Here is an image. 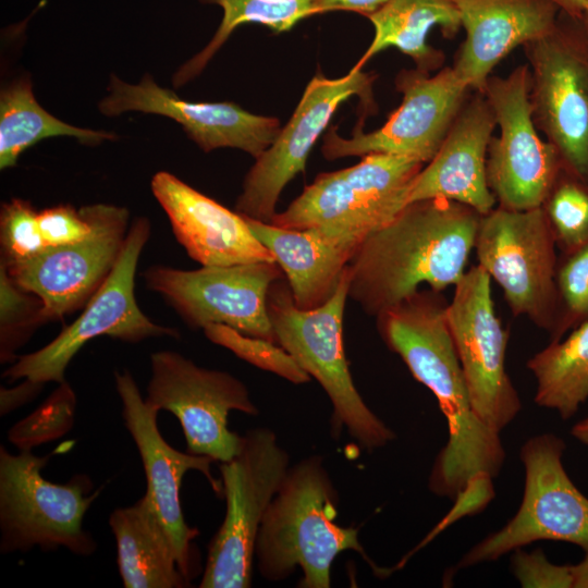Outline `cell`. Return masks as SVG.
I'll use <instances>...</instances> for the list:
<instances>
[{
	"label": "cell",
	"mask_w": 588,
	"mask_h": 588,
	"mask_svg": "<svg viewBox=\"0 0 588 588\" xmlns=\"http://www.w3.org/2000/svg\"><path fill=\"white\" fill-rule=\"evenodd\" d=\"M83 208L91 223L83 241L46 247L23 261H1L20 289L41 301L42 322L61 320L84 307L112 271L124 246L127 209L106 204Z\"/></svg>",
	"instance_id": "obj_14"
},
{
	"label": "cell",
	"mask_w": 588,
	"mask_h": 588,
	"mask_svg": "<svg viewBox=\"0 0 588 588\" xmlns=\"http://www.w3.org/2000/svg\"><path fill=\"white\" fill-rule=\"evenodd\" d=\"M355 166L324 172L271 222L286 229H317L357 246L408 205L422 163L404 156L369 154Z\"/></svg>",
	"instance_id": "obj_5"
},
{
	"label": "cell",
	"mask_w": 588,
	"mask_h": 588,
	"mask_svg": "<svg viewBox=\"0 0 588 588\" xmlns=\"http://www.w3.org/2000/svg\"><path fill=\"white\" fill-rule=\"evenodd\" d=\"M573 583L572 588H588V553L583 561L569 565Z\"/></svg>",
	"instance_id": "obj_40"
},
{
	"label": "cell",
	"mask_w": 588,
	"mask_h": 588,
	"mask_svg": "<svg viewBox=\"0 0 588 588\" xmlns=\"http://www.w3.org/2000/svg\"><path fill=\"white\" fill-rule=\"evenodd\" d=\"M514 558V573L524 587H572L569 565H554L541 552L517 551Z\"/></svg>",
	"instance_id": "obj_37"
},
{
	"label": "cell",
	"mask_w": 588,
	"mask_h": 588,
	"mask_svg": "<svg viewBox=\"0 0 588 588\" xmlns=\"http://www.w3.org/2000/svg\"><path fill=\"white\" fill-rule=\"evenodd\" d=\"M572 436L579 442L588 445V417L574 425Z\"/></svg>",
	"instance_id": "obj_42"
},
{
	"label": "cell",
	"mask_w": 588,
	"mask_h": 588,
	"mask_svg": "<svg viewBox=\"0 0 588 588\" xmlns=\"http://www.w3.org/2000/svg\"><path fill=\"white\" fill-rule=\"evenodd\" d=\"M490 280L479 265L466 271L454 285L446 318L473 408L500 432L522 402L505 370L509 335L497 317Z\"/></svg>",
	"instance_id": "obj_18"
},
{
	"label": "cell",
	"mask_w": 588,
	"mask_h": 588,
	"mask_svg": "<svg viewBox=\"0 0 588 588\" xmlns=\"http://www.w3.org/2000/svg\"><path fill=\"white\" fill-rule=\"evenodd\" d=\"M117 392L122 402V417L142 458L147 481L145 494L154 505L175 549L182 574L191 580L195 575L193 540L199 530L186 524L181 504V485L189 470L201 473L218 497L222 495L221 480L210 471L212 458L181 452L161 436L158 413L143 399L128 370L114 373Z\"/></svg>",
	"instance_id": "obj_19"
},
{
	"label": "cell",
	"mask_w": 588,
	"mask_h": 588,
	"mask_svg": "<svg viewBox=\"0 0 588 588\" xmlns=\"http://www.w3.org/2000/svg\"><path fill=\"white\" fill-rule=\"evenodd\" d=\"M150 371L145 401L177 418L187 452L220 463L233 458L242 436L229 429V413L259 412L247 387L226 371L200 367L173 351L152 353Z\"/></svg>",
	"instance_id": "obj_13"
},
{
	"label": "cell",
	"mask_w": 588,
	"mask_h": 588,
	"mask_svg": "<svg viewBox=\"0 0 588 588\" xmlns=\"http://www.w3.org/2000/svg\"><path fill=\"white\" fill-rule=\"evenodd\" d=\"M527 367L537 381L536 404L569 419L588 399V319L532 356Z\"/></svg>",
	"instance_id": "obj_28"
},
{
	"label": "cell",
	"mask_w": 588,
	"mask_h": 588,
	"mask_svg": "<svg viewBox=\"0 0 588 588\" xmlns=\"http://www.w3.org/2000/svg\"><path fill=\"white\" fill-rule=\"evenodd\" d=\"M346 270L334 294L321 306L299 309L287 282H274L267 307L275 343L315 378L333 407V429L345 428L363 448L384 446L395 433L367 406L352 379L343 345V317L348 297Z\"/></svg>",
	"instance_id": "obj_4"
},
{
	"label": "cell",
	"mask_w": 588,
	"mask_h": 588,
	"mask_svg": "<svg viewBox=\"0 0 588 588\" xmlns=\"http://www.w3.org/2000/svg\"><path fill=\"white\" fill-rule=\"evenodd\" d=\"M554 3L561 12L573 19H579L588 0H549Z\"/></svg>",
	"instance_id": "obj_41"
},
{
	"label": "cell",
	"mask_w": 588,
	"mask_h": 588,
	"mask_svg": "<svg viewBox=\"0 0 588 588\" xmlns=\"http://www.w3.org/2000/svg\"><path fill=\"white\" fill-rule=\"evenodd\" d=\"M282 273L277 262H252L196 270L151 266L143 275L147 287L160 294L189 327L222 323L275 343L267 299Z\"/></svg>",
	"instance_id": "obj_16"
},
{
	"label": "cell",
	"mask_w": 588,
	"mask_h": 588,
	"mask_svg": "<svg viewBox=\"0 0 588 588\" xmlns=\"http://www.w3.org/2000/svg\"><path fill=\"white\" fill-rule=\"evenodd\" d=\"M466 37L452 66L476 91L491 72L518 46H525L556 25L560 9L549 0H454Z\"/></svg>",
	"instance_id": "obj_23"
},
{
	"label": "cell",
	"mask_w": 588,
	"mask_h": 588,
	"mask_svg": "<svg viewBox=\"0 0 588 588\" xmlns=\"http://www.w3.org/2000/svg\"><path fill=\"white\" fill-rule=\"evenodd\" d=\"M543 209L563 253L588 242V183L561 170Z\"/></svg>",
	"instance_id": "obj_30"
},
{
	"label": "cell",
	"mask_w": 588,
	"mask_h": 588,
	"mask_svg": "<svg viewBox=\"0 0 588 588\" xmlns=\"http://www.w3.org/2000/svg\"><path fill=\"white\" fill-rule=\"evenodd\" d=\"M481 215L453 200L408 204L397 217L369 234L348 265V297L378 316L426 283L440 292L466 272Z\"/></svg>",
	"instance_id": "obj_2"
},
{
	"label": "cell",
	"mask_w": 588,
	"mask_h": 588,
	"mask_svg": "<svg viewBox=\"0 0 588 588\" xmlns=\"http://www.w3.org/2000/svg\"><path fill=\"white\" fill-rule=\"evenodd\" d=\"M115 539L117 563L125 588H183L182 574L172 540L149 498L117 507L109 516Z\"/></svg>",
	"instance_id": "obj_25"
},
{
	"label": "cell",
	"mask_w": 588,
	"mask_h": 588,
	"mask_svg": "<svg viewBox=\"0 0 588 588\" xmlns=\"http://www.w3.org/2000/svg\"><path fill=\"white\" fill-rule=\"evenodd\" d=\"M338 492L321 457L309 456L290 467L261 522L255 544L260 575L270 581L303 571L299 587L329 588L331 566L343 551L366 559L353 527L335 523Z\"/></svg>",
	"instance_id": "obj_3"
},
{
	"label": "cell",
	"mask_w": 588,
	"mask_h": 588,
	"mask_svg": "<svg viewBox=\"0 0 588 588\" xmlns=\"http://www.w3.org/2000/svg\"><path fill=\"white\" fill-rule=\"evenodd\" d=\"M564 450V441L552 433L524 443L525 489L518 511L502 529L473 547L458 567L498 560L539 540L571 542L588 553V498L565 471Z\"/></svg>",
	"instance_id": "obj_10"
},
{
	"label": "cell",
	"mask_w": 588,
	"mask_h": 588,
	"mask_svg": "<svg viewBox=\"0 0 588 588\" xmlns=\"http://www.w3.org/2000/svg\"><path fill=\"white\" fill-rule=\"evenodd\" d=\"M524 48L535 125L563 168L588 183V39L579 21L561 12L549 34Z\"/></svg>",
	"instance_id": "obj_9"
},
{
	"label": "cell",
	"mask_w": 588,
	"mask_h": 588,
	"mask_svg": "<svg viewBox=\"0 0 588 588\" xmlns=\"http://www.w3.org/2000/svg\"><path fill=\"white\" fill-rule=\"evenodd\" d=\"M203 330L209 341L228 348L255 367L295 384H304L311 379L295 358L274 342L244 334L222 323H210Z\"/></svg>",
	"instance_id": "obj_32"
},
{
	"label": "cell",
	"mask_w": 588,
	"mask_h": 588,
	"mask_svg": "<svg viewBox=\"0 0 588 588\" xmlns=\"http://www.w3.org/2000/svg\"><path fill=\"white\" fill-rule=\"evenodd\" d=\"M377 319L387 346L434 394L448 421L449 440L432 467L430 490L455 499L475 479L498 476L505 460L500 432L485 424L473 408L450 332L446 305L438 292L418 290Z\"/></svg>",
	"instance_id": "obj_1"
},
{
	"label": "cell",
	"mask_w": 588,
	"mask_h": 588,
	"mask_svg": "<svg viewBox=\"0 0 588 588\" xmlns=\"http://www.w3.org/2000/svg\"><path fill=\"white\" fill-rule=\"evenodd\" d=\"M109 95L99 102L107 117L140 111L168 117L177 122L205 152L217 148L242 149L255 159L277 138L280 121L253 114L234 102H191L160 87L150 74L137 84L111 75Z\"/></svg>",
	"instance_id": "obj_20"
},
{
	"label": "cell",
	"mask_w": 588,
	"mask_h": 588,
	"mask_svg": "<svg viewBox=\"0 0 588 588\" xmlns=\"http://www.w3.org/2000/svg\"><path fill=\"white\" fill-rule=\"evenodd\" d=\"M245 219L285 274L294 304L304 310L321 306L334 294L358 247L317 229H286Z\"/></svg>",
	"instance_id": "obj_24"
},
{
	"label": "cell",
	"mask_w": 588,
	"mask_h": 588,
	"mask_svg": "<svg viewBox=\"0 0 588 588\" xmlns=\"http://www.w3.org/2000/svg\"><path fill=\"white\" fill-rule=\"evenodd\" d=\"M1 261H23L41 253L47 246L42 238L38 212L21 198H12L1 207Z\"/></svg>",
	"instance_id": "obj_35"
},
{
	"label": "cell",
	"mask_w": 588,
	"mask_h": 588,
	"mask_svg": "<svg viewBox=\"0 0 588 588\" xmlns=\"http://www.w3.org/2000/svg\"><path fill=\"white\" fill-rule=\"evenodd\" d=\"M555 285L558 309L553 341L588 319V242L563 253L556 265Z\"/></svg>",
	"instance_id": "obj_34"
},
{
	"label": "cell",
	"mask_w": 588,
	"mask_h": 588,
	"mask_svg": "<svg viewBox=\"0 0 588 588\" xmlns=\"http://www.w3.org/2000/svg\"><path fill=\"white\" fill-rule=\"evenodd\" d=\"M76 404V394L66 380L58 383L36 409L10 428L9 441L19 451H33L62 438L74 426Z\"/></svg>",
	"instance_id": "obj_31"
},
{
	"label": "cell",
	"mask_w": 588,
	"mask_h": 588,
	"mask_svg": "<svg viewBox=\"0 0 588 588\" xmlns=\"http://www.w3.org/2000/svg\"><path fill=\"white\" fill-rule=\"evenodd\" d=\"M577 20L579 21L581 29H583L586 38L588 39V1H587V4H586L580 17L577 19Z\"/></svg>",
	"instance_id": "obj_43"
},
{
	"label": "cell",
	"mask_w": 588,
	"mask_h": 588,
	"mask_svg": "<svg viewBox=\"0 0 588 588\" xmlns=\"http://www.w3.org/2000/svg\"><path fill=\"white\" fill-rule=\"evenodd\" d=\"M41 301L20 289L0 268V360L13 363L15 352L42 322Z\"/></svg>",
	"instance_id": "obj_33"
},
{
	"label": "cell",
	"mask_w": 588,
	"mask_h": 588,
	"mask_svg": "<svg viewBox=\"0 0 588 588\" xmlns=\"http://www.w3.org/2000/svg\"><path fill=\"white\" fill-rule=\"evenodd\" d=\"M367 19L375 36L357 69L392 47L411 57L416 69L430 73L444 61V54L427 42L430 30L439 27L445 38H453L462 27L454 0H388Z\"/></svg>",
	"instance_id": "obj_26"
},
{
	"label": "cell",
	"mask_w": 588,
	"mask_h": 588,
	"mask_svg": "<svg viewBox=\"0 0 588 588\" xmlns=\"http://www.w3.org/2000/svg\"><path fill=\"white\" fill-rule=\"evenodd\" d=\"M69 136L84 145L117 139L114 133L81 128L45 110L36 100L27 76L15 78L0 93V168L14 167L20 155L39 140Z\"/></svg>",
	"instance_id": "obj_27"
},
{
	"label": "cell",
	"mask_w": 588,
	"mask_h": 588,
	"mask_svg": "<svg viewBox=\"0 0 588 588\" xmlns=\"http://www.w3.org/2000/svg\"><path fill=\"white\" fill-rule=\"evenodd\" d=\"M290 468L287 452L268 428L242 436L236 455L220 465L224 519L208 550L200 588H248L264 516Z\"/></svg>",
	"instance_id": "obj_7"
},
{
	"label": "cell",
	"mask_w": 588,
	"mask_h": 588,
	"mask_svg": "<svg viewBox=\"0 0 588 588\" xmlns=\"http://www.w3.org/2000/svg\"><path fill=\"white\" fill-rule=\"evenodd\" d=\"M395 86L403 95L402 102L380 128L365 133L357 127L350 138L340 136L336 126L327 131L321 147L326 159L385 154L428 163L436 156L469 87L453 68L432 76L418 69L402 70Z\"/></svg>",
	"instance_id": "obj_15"
},
{
	"label": "cell",
	"mask_w": 588,
	"mask_h": 588,
	"mask_svg": "<svg viewBox=\"0 0 588 588\" xmlns=\"http://www.w3.org/2000/svg\"><path fill=\"white\" fill-rule=\"evenodd\" d=\"M57 450L45 456L32 451L10 453L0 446V552L65 548L91 555L97 543L84 528V517L100 490L84 474L65 483L42 477L41 470Z\"/></svg>",
	"instance_id": "obj_6"
},
{
	"label": "cell",
	"mask_w": 588,
	"mask_h": 588,
	"mask_svg": "<svg viewBox=\"0 0 588 588\" xmlns=\"http://www.w3.org/2000/svg\"><path fill=\"white\" fill-rule=\"evenodd\" d=\"M150 235V223L140 217L128 229L124 246L112 271L83 307L82 314L44 347L19 356L2 373L12 381L29 379L46 383L65 381V370L90 340L107 335L137 343L149 338H177L174 328L152 322L135 298V272Z\"/></svg>",
	"instance_id": "obj_8"
},
{
	"label": "cell",
	"mask_w": 588,
	"mask_h": 588,
	"mask_svg": "<svg viewBox=\"0 0 588 588\" xmlns=\"http://www.w3.org/2000/svg\"><path fill=\"white\" fill-rule=\"evenodd\" d=\"M45 383L23 379L13 388L0 389V416L3 417L19 407L32 402L42 390Z\"/></svg>",
	"instance_id": "obj_38"
},
{
	"label": "cell",
	"mask_w": 588,
	"mask_h": 588,
	"mask_svg": "<svg viewBox=\"0 0 588 588\" xmlns=\"http://www.w3.org/2000/svg\"><path fill=\"white\" fill-rule=\"evenodd\" d=\"M497 125L483 93L466 100L436 156L415 177L408 204L441 198L487 215L495 197L487 181V155Z\"/></svg>",
	"instance_id": "obj_22"
},
{
	"label": "cell",
	"mask_w": 588,
	"mask_h": 588,
	"mask_svg": "<svg viewBox=\"0 0 588 588\" xmlns=\"http://www.w3.org/2000/svg\"><path fill=\"white\" fill-rule=\"evenodd\" d=\"M38 222L47 247H58L83 241L91 231L84 208L58 205L38 212Z\"/></svg>",
	"instance_id": "obj_36"
},
{
	"label": "cell",
	"mask_w": 588,
	"mask_h": 588,
	"mask_svg": "<svg viewBox=\"0 0 588 588\" xmlns=\"http://www.w3.org/2000/svg\"><path fill=\"white\" fill-rule=\"evenodd\" d=\"M555 245L543 207L499 206L481 216L474 246L478 265L501 286L512 313L551 332L558 309Z\"/></svg>",
	"instance_id": "obj_11"
},
{
	"label": "cell",
	"mask_w": 588,
	"mask_h": 588,
	"mask_svg": "<svg viewBox=\"0 0 588 588\" xmlns=\"http://www.w3.org/2000/svg\"><path fill=\"white\" fill-rule=\"evenodd\" d=\"M314 12L323 14L333 11H348L369 16L388 0H311Z\"/></svg>",
	"instance_id": "obj_39"
},
{
	"label": "cell",
	"mask_w": 588,
	"mask_h": 588,
	"mask_svg": "<svg viewBox=\"0 0 588 588\" xmlns=\"http://www.w3.org/2000/svg\"><path fill=\"white\" fill-rule=\"evenodd\" d=\"M151 191L167 213L177 242L203 267L275 262L272 254L253 234L244 216L173 174L156 173Z\"/></svg>",
	"instance_id": "obj_21"
},
{
	"label": "cell",
	"mask_w": 588,
	"mask_h": 588,
	"mask_svg": "<svg viewBox=\"0 0 588 588\" xmlns=\"http://www.w3.org/2000/svg\"><path fill=\"white\" fill-rule=\"evenodd\" d=\"M375 78L376 75L355 66L340 78H327L321 73L315 75L286 125L246 174L235 211L270 223L277 213L281 192L305 170L311 148L339 106L357 95L369 112L375 109Z\"/></svg>",
	"instance_id": "obj_17"
},
{
	"label": "cell",
	"mask_w": 588,
	"mask_h": 588,
	"mask_svg": "<svg viewBox=\"0 0 588 588\" xmlns=\"http://www.w3.org/2000/svg\"><path fill=\"white\" fill-rule=\"evenodd\" d=\"M529 65L506 77L491 75L485 94L500 128L487 155V181L500 207L529 210L542 207L563 164L555 148L543 142L532 119Z\"/></svg>",
	"instance_id": "obj_12"
},
{
	"label": "cell",
	"mask_w": 588,
	"mask_h": 588,
	"mask_svg": "<svg viewBox=\"0 0 588 588\" xmlns=\"http://www.w3.org/2000/svg\"><path fill=\"white\" fill-rule=\"evenodd\" d=\"M222 9L220 25L208 45L184 63L173 75L174 87L188 83L206 68L210 59L243 24L256 23L273 33L292 29L302 20L315 15L311 0H199Z\"/></svg>",
	"instance_id": "obj_29"
}]
</instances>
